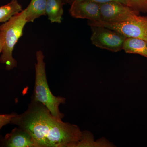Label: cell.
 Wrapping results in <instances>:
<instances>
[{
  "label": "cell",
  "instance_id": "cell-16",
  "mask_svg": "<svg viewBox=\"0 0 147 147\" xmlns=\"http://www.w3.org/2000/svg\"><path fill=\"white\" fill-rule=\"evenodd\" d=\"M75 0H71L70 1L71 3H72ZM90 1H93L95 2L99 3H102L108 2L110 1H117L119 2H121L123 1V0H90Z\"/></svg>",
  "mask_w": 147,
  "mask_h": 147
},
{
  "label": "cell",
  "instance_id": "cell-2",
  "mask_svg": "<svg viewBox=\"0 0 147 147\" xmlns=\"http://www.w3.org/2000/svg\"><path fill=\"white\" fill-rule=\"evenodd\" d=\"M36 56L35 80L31 101L42 103L54 117L62 119L64 115L60 111L59 107L61 104H65L66 98L62 96H55L50 90L47 83L44 55L42 50L37 51Z\"/></svg>",
  "mask_w": 147,
  "mask_h": 147
},
{
  "label": "cell",
  "instance_id": "cell-13",
  "mask_svg": "<svg viewBox=\"0 0 147 147\" xmlns=\"http://www.w3.org/2000/svg\"><path fill=\"white\" fill-rule=\"evenodd\" d=\"M22 10V6L17 0H12L7 4L0 7V23L6 22Z\"/></svg>",
  "mask_w": 147,
  "mask_h": 147
},
{
  "label": "cell",
  "instance_id": "cell-20",
  "mask_svg": "<svg viewBox=\"0 0 147 147\" xmlns=\"http://www.w3.org/2000/svg\"><path fill=\"white\" fill-rule=\"evenodd\" d=\"M0 139H1V137H0Z\"/></svg>",
  "mask_w": 147,
  "mask_h": 147
},
{
  "label": "cell",
  "instance_id": "cell-14",
  "mask_svg": "<svg viewBox=\"0 0 147 147\" xmlns=\"http://www.w3.org/2000/svg\"><path fill=\"white\" fill-rule=\"evenodd\" d=\"M128 6L138 11L147 13V0H127Z\"/></svg>",
  "mask_w": 147,
  "mask_h": 147
},
{
  "label": "cell",
  "instance_id": "cell-18",
  "mask_svg": "<svg viewBox=\"0 0 147 147\" xmlns=\"http://www.w3.org/2000/svg\"><path fill=\"white\" fill-rule=\"evenodd\" d=\"M64 1L65 2L66 1H67V0H64Z\"/></svg>",
  "mask_w": 147,
  "mask_h": 147
},
{
  "label": "cell",
  "instance_id": "cell-9",
  "mask_svg": "<svg viewBox=\"0 0 147 147\" xmlns=\"http://www.w3.org/2000/svg\"><path fill=\"white\" fill-rule=\"evenodd\" d=\"M115 145L104 138L95 141L93 135L90 131H82L81 138L74 147H114Z\"/></svg>",
  "mask_w": 147,
  "mask_h": 147
},
{
  "label": "cell",
  "instance_id": "cell-4",
  "mask_svg": "<svg viewBox=\"0 0 147 147\" xmlns=\"http://www.w3.org/2000/svg\"><path fill=\"white\" fill-rule=\"evenodd\" d=\"M135 14L127 21L119 23H109L102 21H90L89 25L113 29L127 38H137L147 42V16Z\"/></svg>",
  "mask_w": 147,
  "mask_h": 147
},
{
  "label": "cell",
  "instance_id": "cell-1",
  "mask_svg": "<svg viewBox=\"0 0 147 147\" xmlns=\"http://www.w3.org/2000/svg\"><path fill=\"white\" fill-rule=\"evenodd\" d=\"M11 123L30 134L36 147H74L82 133L77 125L55 117L45 105L35 101L24 113H16Z\"/></svg>",
  "mask_w": 147,
  "mask_h": 147
},
{
  "label": "cell",
  "instance_id": "cell-17",
  "mask_svg": "<svg viewBox=\"0 0 147 147\" xmlns=\"http://www.w3.org/2000/svg\"><path fill=\"white\" fill-rule=\"evenodd\" d=\"M3 45V37L2 34L0 32V53H1Z\"/></svg>",
  "mask_w": 147,
  "mask_h": 147
},
{
  "label": "cell",
  "instance_id": "cell-11",
  "mask_svg": "<svg viewBox=\"0 0 147 147\" xmlns=\"http://www.w3.org/2000/svg\"><path fill=\"white\" fill-rule=\"evenodd\" d=\"M47 0H31L26 9L27 22H33L40 16L46 15Z\"/></svg>",
  "mask_w": 147,
  "mask_h": 147
},
{
  "label": "cell",
  "instance_id": "cell-10",
  "mask_svg": "<svg viewBox=\"0 0 147 147\" xmlns=\"http://www.w3.org/2000/svg\"><path fill=\"white\" fill-rule=\"evenodd\" d=\"M64 0H47L45 13L51 23L60 24L63 14Z\"/></svg>",
  "mask_w": 147,
  "mask_h": 147
},
{
  "label": "cell",
  "instance_id": "cell-6",
  "mask_svg": "<svg viewBox=\"0 0 147 147\" xmlns=\"http://www.w3.org/2000/svg\"><path fill=\"white\" fill-rule=\"evenodd\" d=\"M139 12L122 3L110 1L100 3V21L109 23H119L127 21Z\"/></svg>",
  "mask_w": 147,
  "mask_h": 147
},
{
  "label": "cell",
  "instance_id": "cell-19",
  "mask_svg": "<svg viewBox=\"0 0 147 147\" xmlns=\"http://www.w3.org/2000/svg\"><path fill=\"white\" fill-rule=\"evenodd\" d=\"M67 1H70V0H67Z\"/></svg>",
  "mask_w": 147,
  "mask_h": 147
},
{
  "label": "cell",
  "instance_id": "cell-12",
  "mask_svg": "<svg viewBox=\"0 0 147 147\" xmlns=\"http://www.w3.org/2000/svg\"><path fill=\"white\" fill-rule=\"evenodd\" d=\"M123 50L128 54H137L147 59V42L137 38H127Z\"/></svg>",
  "mask_w": 147,
  "mask_h": 147
},
{
  "label": "cell",
  "instance_id": "cell-5",
  "mask_svg": "<svg viewBox=\"0 0 147 147\" xmlns=\"http://www.w3.org/2000/svg\"><path fill=\"white\" fill-rule=\"evenodd\" d=\"M92 43L97 47L118 52L123 50L125 41L127 38L113 29L99 26H92Z\"/></svg>",
  "mask_w": 147,
  "mask_h": 147
},
{
  "label": "cell",
  "instance_id": "cell-3",
  "mask_svg": "<svg viewBox=\"0 0 147 147\" xmlns=\"http://www.w3.org/2000/svg\"><path fill=\"white\" fill-rule=\"evenodd\" d=\"M27 23L26 11L24 9L0 26V32L3 37L0 62L5 65L6 69L9 71L17 66V61L13 57V50L18 40L23 35Z\"/></svg>",
  "mask_w": 147,
  "mask_h": 147
},
{
  "label": "cell",
  "instance_id": "cell-8",
  "mask_svg": "<svg viewBox=\"0 0 147 147\" xmlns=\"http://www.w3.org/2000/svg\"><path fill=\"white\" fill-rule=\"evenodd\" d=\"M0 145L5 147H36L30 134L20 127H15L0 139Z\"/></svg>",
  "mask_w": 147,
  "mask_h": 147
},
{
  "label": "cell",
  "instance_id": "cell-7",
  "mask_svg": "<svg viewBox=\"0 0 147 147\" xmlns=\"http://www.w3.org/2000/svg\"><path fill=\"white\" fill-rule=\"evenodd\" d=\"M100 5L90 0H75L71 3L69 13L74 18L100 21Z\"/></svg>",
  "mask_w": 147,
  "mask_h": 147
},
{
  "label": "cell",
  "instance_id": "cell-15",
  "mask_svg": "<svg viewBox=\"0 0 147 147\" xmlns=\"http://www.w3.org/2000/svg\"><path fill=\"white\" fill-rule=\"evenodd\" d=\"M16 114V113H12L10 114H0V131L3 127L11 123V120Z\"/></svg>",
  "mask_w": 147,
  "mask_h": 147
}]
</instances>
